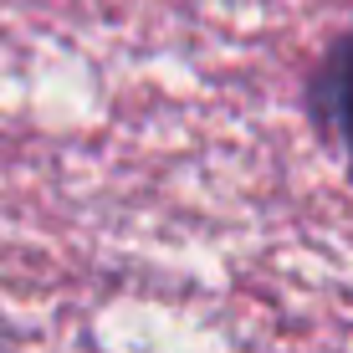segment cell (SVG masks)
I'll use <instances>...</instances> for the list:
<instances>
[{"mask_svg":"<svg viewBox=\"0 0 353 353\" xmlns=\"http://www.w3.org/2000/svg\"><path fill=\"white\" fill-rule=\"evenodd\" d=\"M307 113L323 139H333L343 174L353 185V31H343L327 46L318 72L307 77Z\"/></svg>","mask_w":353,"mask_h":353,"instance_id":"1","label":"cell"}]
</instances>
